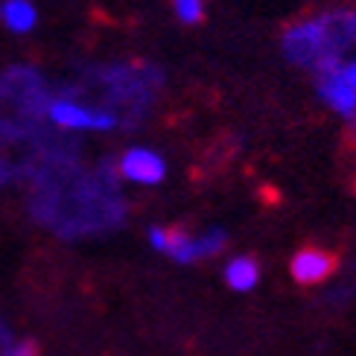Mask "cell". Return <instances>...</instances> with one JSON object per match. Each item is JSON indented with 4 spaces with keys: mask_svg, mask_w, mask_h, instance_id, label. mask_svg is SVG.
<instances>
[{
    "mask_svg": "<svg viewBox=\"0 0 356 356\" xmlns=\"http://www.w3.org/2000/svg\"><path fill=\"white\" fill-rule=\"evenodd\" d=\"M15 339H18V336H15V330L9 327V321H6L3 316H0V356L6 353V348L15 342Z\"/></svg>",
    "mask_w": 356,
    "mask_h": 356,
    "instance_id": "8fae6325",
    "label": "cell"
},
{
    "mask_svg": "<svg viewBox=\"0 0 356 356\" xmlns=\"http://www.w3.org/2000/svg\"><path fill=\"white\" fill-rule=\"evenodd\" d=\"M44 117H47V123L58 131H114L120 126V117L114 111L99 108V106H88V102L70 97V94L47 97V102H44Z\"/></svg>",
    "mask_w": 356,
    "mask_h": 356,
    "instance_id": "7a4b0ae2",
    "label": "cell"
},
{
    "mask_svg": "<svg viewBox=\"0 0 356 356\" xmlns=\"http://www.w3.org/2000/svg\"><path fill=\"white\" fill-rule=\"evenodd\" d=\"M3 356H38V345L33 339H15Z\"/></svg>",
    "mask_w": 356,
    "mask_h": 356,
    "instance_id": "30bf717a",
    "label": "cell"
},
{
    "mask_svg": "<svg viewBox=\"0 0 356 356\" xmlns=\"http://www.w3.org/2000/svg\"><path fill=\"white\" fill-rule=\"evenodd\" d=\"M172 12L175 18L193 26V24H202L204 18V0H172Z\"/></svg>",
    "mask_w": 356,
    "mask_h": 356,
    "instance_id": "9c48e42d",
    "label": "cell"
},
{
    "mask_svg": "<svg viewBox=\"0 0 356 356\" xmlns=\"http://www.w3.org/2000/svg\"><path fill=\"white\" fill-rule=\"evenodd\" d=\"M356 44V12L353 9H324L318 15L298 21L284 29L280 50L286 62L304 70H330L345 62Z\"/></svg>",
    "mask_w": 356,
    "mask_h": 356,
    "instance_id": "6da1fadb",
    "label": "cell"
},
{
    "mask_svg": "<svg viewBox=\"0 0 356 356\" xmlns=\"http://www.w3.org/2000/svg\"><path fill=\"white\" fill-rule=\"evenodd\" d=\"M222 248H225V231H219V228L204 231V234H187L181 228H167L161 254L172 257L175 263H181V266H190V263L216 257Z\"/></svg>",
    "mask_w": 356,
    "mask_h": 356,
    "instance_id": "3957f363",
    "label": "cell"
},
{
    "mask_svg": "<svg viewBox=\"0 0 356 356\" xmlns=\"http://www.w3.org/2000/svg\"><path fill=\"white\" fill-rule=\"evenodd\" d=\"M225 284L234 292H251L260 284V266L251 257H231L225 263Z\"/></svg>",
    "mask_w": 356,
    "mask_h": 356,
    "instance_id": "ba28073f",
    "label": "cell"
},
{
    "mask_svg": "<svg viewBox=\"0 0 356 356\" xmlns=\"http://www.w3.org/2000/svg\"><path fill=\"white\" fill-rule=\"evenodd\" d=\"M333 269H336L333 254H327V251H321V248H301L289 263V272L301 286L324 284V280L333 275Z\"/></svg>",
    "mask_w": 356,
    "mask_h": 356,
    "instance_id": "8992f818",
    "label": "cell"
},
{
    "mask_svg": "<svg viewBox=\"0 0 356 356\" xmlns=\"http://www.w3.org/2000/svg\"><path fill=\"white\" fill-rule=\"evenodd\" d=\"M117 178L138 187H158L167 178V161L152 146H129L114 164Z\"/></svg>",
    "mask_w": 356,
    "mask_h": 356,
    "instance_id": "277c9868",
    "label": "cell"
},
{
    "mask_svg": "<svg viewBox=\"0 0 356 356\" xmlns=\"http://www.w3.org/2000/svg\"><path fill=\"white\" fill-rule=\"evenodd\" d=\"M38 24V9L33 0H0V26L12 35L33 33Z\"/></svg>",
    "mask_w": 356,
    "mask_h": 356,
    "instance_id": "52a82bcc",
    "label": "cell"
},
{
    "mask_svg": "<svg viewBox=\"0 0 356 356\" xmlns=\"http://www.w3.org/2000/svg\"><path fill=\"white\" fill-rule=\"evenodd\" d=\"M318 79V97L324 99V106L330 111H336L345 120H353L356 117V88L348 82L342 65L316 73Z\"/></svg>",
    "mask_w": 356,
    "mask_h": 356,
    "instance_id": "5b68a950",
    "label": "cell"
},
{
    "mask_svg": "<svg viewBox=\"0 0 356 356\" xmlns=\"http://www.w3.org/2000/svg\"><path fill=\"white\" fill-rule=\"evenodd\" d=\"M342 70H345V76H348V82L356 88V58L353 62H342Z\"/></svg>",
    "mask_w": 356,
    "mask_h": 356,
    "instance_id": "7c38bea8",
    "label": "cell"
}]
</instances>
